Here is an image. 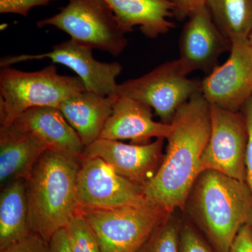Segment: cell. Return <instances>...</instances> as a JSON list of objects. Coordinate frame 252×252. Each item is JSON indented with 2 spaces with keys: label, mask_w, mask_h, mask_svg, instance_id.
I'll return each mask as SVG.
<instances>
[{
  "label": "cell",
  "mask_w": 252,
  "mask_h": 252,
  "mask_svg": "<svg viewBox=\"0 0 252 252\" xmlns=\"http://www.w3.org/2000/svg\"><path fill=\"white\" fill-rule=\"evenodd\" d=\"M0 252H51L49 242L40 235L31 233L23 240L0 250Z\"/></svg>",
  "instance_id": "25"
},
{
  "label": "cell",
  "mask_w": 252,
  "mask_h": 252,
  "mask_svg": "<svg viewBox=\"0 0 252 252\" xmlns=\"http://www.w3.org/2000/svg\"><path fill=\"white\" fill-rule=\"evenodd\" d=\"M229 252H252V227L245 225L240 228Z\"/></svg>",
  "instance_id": "28"
},
{
  "label": "cell",
  "mask_w": 252,
  "mask_h": 252,
  "mask_svg": "<svg viewBox=\"0 0 252 252\" xmlns=\"http://www.w3.org/2000/svg\"><path fill=\"white\" fill-rule=\"evenodd\" d=\"M81 158L46 150L26 181L31 233L49 242L78 212L77 180Z\"/></svg>",
  "instance_id": "2"
},
{
  "label": "cell",
  "mask_w": 252,
  "mask_h": 252,
  "mask_svg": "<svg viewBox=\"0 0 252 252\" xmlns=\"http://www.w3.org/2000/svg\"><path fill=\"white\" fill-rule=\"evenodd\" d=\"M64 228L72 252H102L94 230L79 210Z\"/></svg>",
  "instance_id": "22"
},
{
  "label": "cell",
  "mask_w": 252,
  "mask_h": 252,
  "mask_svg": "<svg viewBox=\"0 0 252 252\" xmlns=\"http://www.w3.org/2000/svg\"><path fill=\"white\" fill-rule=\"evenodd\" d=\"M244 117L248 130L245 166H246V182L252 193V96L243 106Z\"/></svg>",
  "instance_id": "26"
},
{
  "label": "cell",
  "mask_w": 252,
  "mask_h": 252,
  "mask_svg": "<svg viewBox=\"0 0 252 252\" xmlns=\"http://www.w3.org/2000/svg\"><path fill=\"white\" fill-rule=\"evenodd\" d=\"M51 252H72L68 241L65 228L58 230L49 241Z\"/></svg>",
  "instance_id": "29"
},
{
  "label": "cell",
  "mask_w": 252,
  "mask_h": 252,
  "mask_svg": "<svg viewBox=\"0 0 252 252\" xmlns=\"http://www.w3.org/2000/svg\"><path fill=\"white\" fill-rule=\"evenodd\" d=\"M93 50L70 39L54 45L51 51L44 54L4 56L0 61V67L48 59L74 71L84 82L86 91L102 96L117 94V78L122 72V64L97 61L93 56Z\"/></svg>",
  "instance_id": "10"
},
{
  "label": "cell",
  "mask_w": 252,
  "mask_h": 252,
  "mask_svg": "<svg viewBox=\"0 0 252 252\" xmlns=\"http://www.w3.org/2000/svg\"><path fill=\"white\" fill-rule=\"evenodd\" d=\"M180 220L172 213L157 225L137 252H179Z\"/></svg>",
  "instance_id": "21"
},
{
  "label": "cell",
  "mask_w": 252,
  "mask_h": 252,
  "mask_svg": "<svg viewBox=\"0 0 252 252\" xmlns=\"http://www.w3.org/2000/svg\"><path fill=\"white\" fill-rule=\"evenodd\" d=\"M126 34L140 26L146 37L157 39L175 28L168 18L175 15L170 0H105Z\"/></svg>",
  "instance_id": "17"
},
{
  "label": "cell",
  "mask_w": 252,
  "mask_h": 252,
  "mask_svg": "<svg viewBox=\"0 0 252 252\" xmlns=\"http://www.w3.org/2000/svg\"><path fill=\"white\" fill-rule=\"evenodd\" d=\"M229 58L201 81V93L212 105L238 112L252 96V44L231 41Z\"/></svg>",
  "instance_id": "11"
},
{
  "label": "cell",
  "mask_w": 252,
  "mask_h": 252,
  "mask_svg": "<svg viewBox=\"0 0 252 252\" xmlns=\"http://www.w3.org/2000/svg\"><path fill=\"white\" fill-rule=\"evenodd\" d=\"M170 125L163 160L143 188L149 201L167 213L185 207L202 172V155L211 133L210 104L202 93L177 110Z\"/></svg>",
  "instance_id": "1"
},
{
  "label": "cell",
  "mask_w": 252,
  "mask_h": 252,
  "mask_svg": "<svg viewBox=\"0 0 252 252\" xmlns=\"http://www.w3.org/2000/svg\"><path fill=\"white\" fill-rule=\"evenodd\" d=\"M206 6L217 27L230 41L249 39L252 0H207Z\"/></svg>",
  "instance_id": "20"
},
{
  "label": "cell",
  "mask_w": 252,
  "mask_h": 252,
  "mask_svg": "<svg viewBox=\"0 0 252 252\" xmlns=\"http://www.w3.org/2000/svg\"><path fill=\"white\" fill-rule=\"evenodd\" d=\"M31 233L26 180L11 181L0 195V250Z\"/></svg>",
  "instance_id": "19"
},
{
  "label": "cell",
  "mask_w": 252,
  "mask_h": 252,
  "mask_svg": "<svg viewBox=\"0 0 252 252\" xmlns=\"http://www.w3.org/2000/svg\"><path fill=\"white\" fill-rule=\"evenodd\" d=\"M249 40H250V42L252 44V30L251 33H250V36H249Z\"/></svg>",
  "instance_id": "30"
},
{
  "label": "cell",
  "mask_w": 252,
  "mask_h": 252,
  "mask_svg": "<svg viewBox=\"0 0 252 252\" xmlns=\"http://www.w3.org/2000/svg\"><path fill=\"white\" fill-rule=\"evenodd\" d=\"M211 133L201 158L202 172L215 170L246 182L248 130L243 114L210 104Z\"/></svg>",
  "instance_id": "9"
},
{
  "label": "cell",
  "mask_w": 252,
  "mask_h": 252,
  "mask_svg": "<svg viewBox=\"0 0 252 252\" xmlns=\"http://www.w3.org/2000/svg\"><path fill=\"white\" fill-rule=\"evenodd\" d=\"M79 210H109L124 207H157L143 188L118 174L97 157H83L77 180ZM160 209V208H159Z\"/></svg>",
  "instance_id": "8"
},
{
  "label": "cell",
  "mask_w": 252,
  "mask_h": 252,
  "mask_svg": "<svg viewBox=\"0 0 252 252\" xmlns=\"http://www.w3.org/2000/svg\"><path fill=\"white\" fill-rule=\"evenodd\" d=\"M180 61L187 75L200 70L210 74L220 55L230 51L231 41L220 32L207 6L201 8L186 23L179 42Z\"/></svg>",
  "instance_id": "13"
},
{
  "label": "cell",
  "mask_w": 252,
  "mask_h": 252,
  "mask_svg": "<svg viewBox=\"0 0 252 252\" xmlns=\"http://www.w3.org/2000/svg\"><path fill=\"white\" fill-rule=\"evenodd\" d=\"M175 5V15L179 20L189 18L206 6L207 0H170Z\"/></svg>",
  "instance_id": "27"
},
{
  "label": "cell",
  "mask_w": 252,
  "mask_h": 252,
  "mask_svg": "<svg viewBox=\"0 0 252 252\" xmlns=\"http://www.w3.org/2000/svg\"><path fill=\"white\" fill-rule=\"evenodd\" d=\"M190 194L193 215L217 252H229L240 228L252 227V193L246 182L205 170Z\"/></svg>",
  "instance_id": "3"
},
{
  "label": "cell",
  "mask_w": 252,
  "mask_h": 252,
  "mask_svg": "<svg viewBox=\"0 0 252 252\" xmlns=\"http://www.w3.org/2000/svg\"><path fill=\"white\" fill-rule=\"evenodd\" d=\"M8 126L36 136L50 150L80 158L84 154L85 147L80 137L57 107L28 109Z\"/></svg>",
  "instance_id": "15"
},
{
  "label": "cell",
  "mask_w": 252,
  "mask_h": 252,
  "mask_svg": "<svg viewBox=\"0 0 252 252\" xmlns=\"http://www.w3.org/2000/svg\"><path fill=\"white\" fill-rule=\"evenodd\" d=\"M170 130V124L154 120L152 109L147 104L130 97H119L99 138L146 144L154 138L166 139Z\"/></svg>",
  "instance_id": "14"
},
{
  "label": "cell",
  "mask_w": 252,
  "mask_h": 252,
  "mask_svg": "<svg viewBox=\"0 0 252 252\" xmlns=\"http://www.w3.org/2000/svg\"><path fill=\"white\" fill-rule=\"evenodd\" d=\"M54 26L81 45L117 57L128 44L126 33L105 0H68L59 14L36 23Z\"/></svg>",
  "instance_id": "5"
},
{
  "label": "cell",
  "mask_w": 252,
  "mask_h": 252,
  "mask_svg": "<svg viewBox=\"0 0 252 252\" xmlns=\"http://www.w3.org/2000/svg\"><path fill=\"white\" fill-rule=\"evenodd\" d=\"M201 89V81L189 79L177 59L118 84L117 94L147 104L162 123L170 124L177 110Z\"/></svg>",
  "instance_id": "6"
},
{
  "label": "cell",
  "mask_w": 252,
  "mask_h": 252,
  "mask_svg": "<svg viewBox=\"0 0 252 252\" xmlns=\"http://www.w3.org/2000/svg\"><path fill=\"white\" fill-rule=\"evenodd\" d=\"M54 1L57 0H0V13L18 14L27 17L33 8L47 6Z\"/></svg>",
  "instance_id": "24"
},
{
  "label": "cell",
  "mask_w": 252,
  "mask_h": 252,
  "mask_svg": "<svg viewBox=\"0 0 252 252\" xmlns=\"http://www.w3.org/2000/svg\"><path fill=\"white\" fill-rule=\"evenodd\" d=\"M179 252H212L191 226L182 225Z\"/></svg>",
  "instance_id": "23"
},
{
  "label": "cell",
  "mask_w": 252,
  "mask_h": 252,
  "mask_svg": "<svg viewBox=\"0 0 252 252\" xmlns=\"http://www.w3.org/2000/svg\"><path fill=\"white\" fill-rule=\"evenodd\" d=\"M78 210L90 224L102 252H137L170 214L157 207Z\"/></svg>",
  "instance_id": "7"
},
{
  "label": "cell",
  "mask_w": 252,
  "mask_h": 252,
  "mask_svg": "<svg viewBox=\"0 0 252 252\" xmlns=\"http://www.w3.org/2000/svg\"><path fill=\"white\" fill-rule=\"evenodd\" d=\"M119 97L83 91L63 101L59 109L86 147L100 137Z\"/></svg>",
  "instance_id": "16"
},
{
  "label": "cell",
  "mask_w": 252,
  "mask_h": 252,
  "mask_svg": "<svg viewBox=\"0 0 252 252\" xmlns=\"http://www.w3.org/2000/svg\"><path fill=\"white\" fill-rule=\"evenodd\" d=\"M79 77L61 75L49 65L35 72L16 68L0 70V122L8 126L28 109L40 107L59 108L68 97L86 91Z\"/></svg>",
  "instance_id": "4"
},
{
  "label": "cell",
  "mask_w": 252,
  "mask_h": 252,
  "mask_svg": "<svg viewBox=\"0 0 252 252\" xmlns=\"http://www.w3.org/2000/svg\"><path fill=\"white\" fill-rule=\"evenodd\" d=\"M45 144L36 136L11 126L0 128V182L28 180L43 154Z\"/></svg>",
  "instance_id": "18"
},
{
  "label": "cell",
  "mask_w": 252,
  "mask_h": 252,
  "mask_svg": "<svg viewBox=\"0 0 252 252\" xmlns=\"http://www.w3.org/2000/svg\"><path fill=\"white\" fill-rule=\"evenodd\" d=\"M165 138L146 144H127L99 138L85 147L83 157L102 159L124 178L144 188L163 160Z\"/></svg>",
  "instance_id": "12"
}]
</instances>
